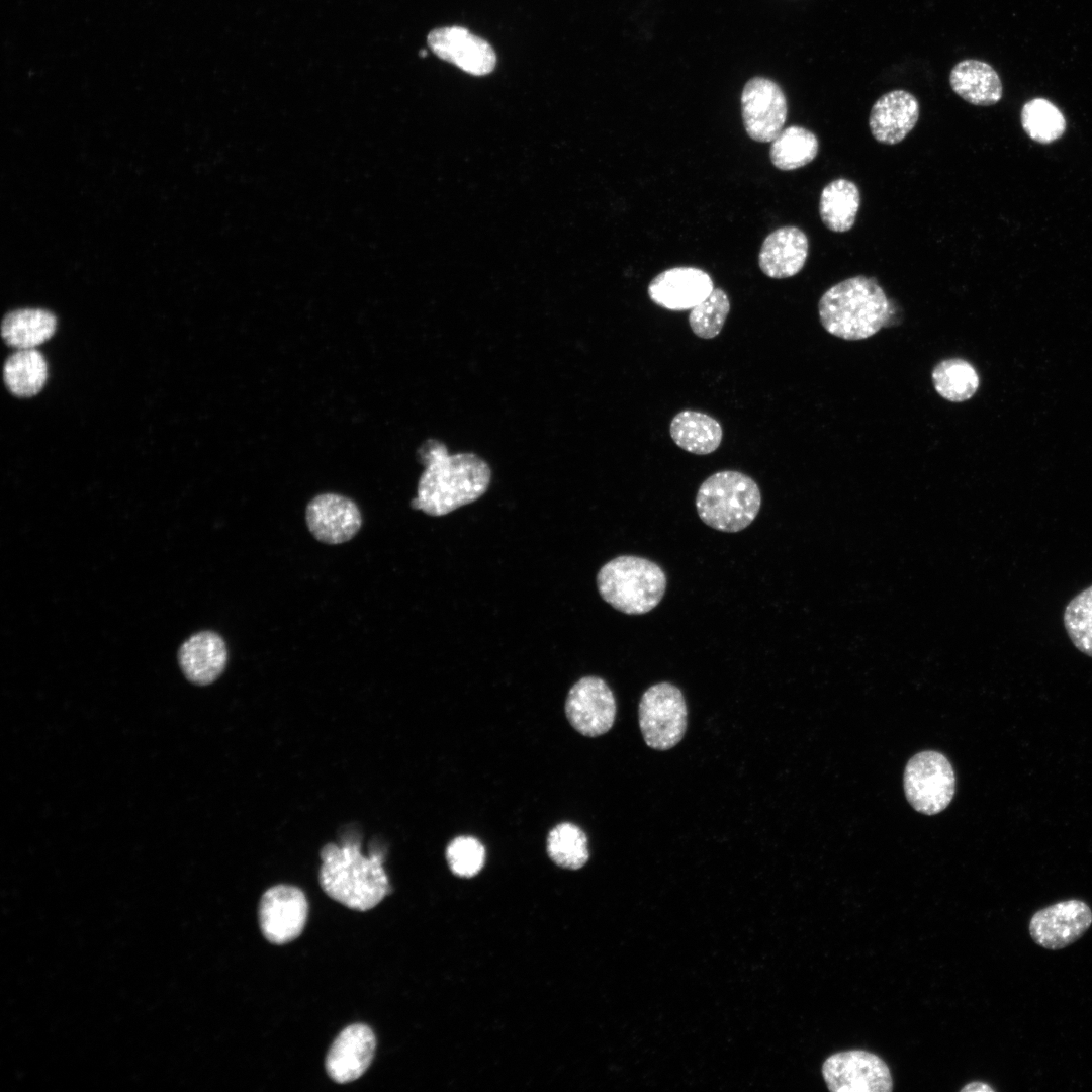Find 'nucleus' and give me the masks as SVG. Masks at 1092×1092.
Masks as SVG:
<instances>
[{
	"mask_svg": "<svg viewBox=\"0 0 1092 1092\" xmlns=\"http://www.w3.org/2000/svg\"><path fill=\"white\" fill-rule=\"evenodd\" d=\"M417 457L425 469L411 505L427 515H447L478 499L489 486L490 467L474 453L449 454L444 443L428 439Z\"/></svg>",
	"mask_w": 1092,
	"mask_h": 1092,
	"instance_id": "1",
	"label": "nucleus"
},
{
	"mask_svg": "<svg viewBox=\"0 0 1092 1092\" xmlns=\"http://www.w3.org/2000/svg\"><path fill=\"white\" fill-rule=\"evenodd\" d=\"M320 856V885L329 897L344 906L367 911L390 893L383 868L384 853L370 849L368 855L362 854L360 838L348 837L341 845L327 843Z\"/></svg>",
	"mask_w": 1092,
	"mask_h": 1092,
	"instance_id": "2",
	"label": "nucleus"
},
{
	"mask_svg": "<svg viewBox=\"0 0 1092 1092\" xmlns=\"http://www.w3.org/2000/svg\"><path fill=\"white\" fill-rule=\"evenodd\" d=\"M821 325L844 340H863L889 324L891 303L879 282L857 275L827 289L818 302Z\"/></svg>",
	"mask_w": 1092,
	"mask_h": 1092,
	"instance_id": "3",
	"label": "nucleus"
},
{
	"mask_svg": "<svg viewBox=\"0 0 1092 1092\" xmlns=\"http://www.w3.org/2000/svg\"><path fill=\"white\" fill-rule=\"evenodd\" d=\"M666 584V575L658 564L634 555L613 558L597 574L602 599L628 615L653 610L662 600Z\"/></svg>",
	"mask_w": 1092,
	"mask_h": 1092,
	"instance_id": "4",
	"label": "nucleus"
},
{
	"mask_svg": "<svg viewBox=\"0 0 1092 1092\" xmlns=\"http://www.w3.org/2000/svg\"><path fill=\"white\" fill-rule=\"evenodd\" d=\"M761 506L757 483L748 475L735 470H723L710 475L700 485L696 509L709 527L727 533L739 532L756 518Z\"/></svg>",
	"mask_w": 1092,
	"mask_h": 1092,
	"instance_id": "5",
	"label": "nucleus"
},
{
	"mask_svg": "<svg viewBox=\"0 0 1092 1092\" xmlns=\"http://www.w3.org/2000/svg\"><path fill=\"white\" fill-rule=\"evenodd\" d=\"M687 704L681 691L662 681L649 687L642 695L639 726L645 743L656 750L674 747L687 729Z\"/></svg>",
	"mask_w": 1092,
	"mask_h": 1092,
	"instance_id": "6",
	"label": "nucleus"
},
{
	"mask_svg": "<svg viewBox=\"0 0 1092 1092\" xmlns=\"http://www.w3.org/2000/svg\"><path fill=\"white\" fill-rule=\"evenodd\" d=\"M954 785L952 766L940 752H919L905 767V796L911 806L922 814L934 815L944 810L953 798Z\"/></svg>",
	"mask_w": 1092,
	"mask_h": 1092,
	"instance_id": "7",
	"label": "nucleus"
},
{
	"mask_svg": "<svg viewBox=\"0 0 1092 1092\" xmlns=\"http://www.w3.org/2000/svg\"><path fill=\"white\" fill-rule=\"evenodd\" d=\"M822 1074L832 1092H889L893 1088L888 1065L863 1050L831 1055L823 1063Z\"/></svg>",
	"mask_w": 1092,
	"mask_h": 1092,
	"instance_id": "8",
	"label": "nucleus"
},
{
	"mask_svg": "<svg viewBox=\"0 0 1092 1092\" xmlns=\"http://www.w3.org/2000/svg\"><path fill=\"white\" fill-rule=\"evenodd\" d=\"M787 99L778 83L766 77H753L741 93V114L748 136L756 142H772L787 119Z\"/></svg>",
	"mask_w": 1092,
	"mask_h": 1092,
	"instance_id": "9",
	"label": "nucleus"
},
{
	"mask_svg": "<svg viewBox=\"0 0 1092 1092\" xmlns=\"http://www.w3.org/2000/svg\"><path fill=\"white\" fill-rule=\"evenodd\" d=\"M258 912L264 937L280 945L301 934L307 920L308 903L299 888L276 885L262 895Z\"/></svg>",
	"mask_w": 1092,
	"mask_h": 1092,
	"instance_id": "10",
	"label": "nucleus"
},
{
	"mask_svg": "<svg viewBox=\"0 0 1092 1092\" xmlns=\"http://www.w3.org/2000/svg\"><path fill=\"white\" fill-rule=\"evenodd\" d=\"M1092 925V909L1079 899L1057 902L1037 910L1030 918L1028 931L1039 946L1058 950L1081 938Z\"/></svg>",
	"mask_w": 1092,
	"mask_h": 1092,
	"instance_id": "11",
	"label": "nucleus"
},
{
	"mask_svg": "<svg viewBox=\"0 0 1092 1092\" xmlns=\"http://www.w3.org/2000/svg\"><path fill=\"white\" fill-rule=\"evenodd\" d=\"M565 713L580 734L597 737L607 733L616 717V701L607 682L598 676H584L570 689Z\"/></svg>",
	"mask_w": 1092,
	"mask_h": 1092,
	"instance_id": "12",
	"label": "nucleus"
},
{
	"mask_svg": "<svg viewBox=\"0 0 1092 1092\" xmlns=\"http://www.w3.org/2000/svg\"><path fill=\"white\" fill-rule=\"evenodd\" d=\"M428 44L437 57L474 76L489 74L496 64L492 47L465 27L434 29L428 35Z\"/></svg>",
	"mask_w": 1092,
	"mask_h": 1092,
	"instance_id": "13",
	"label": "nucleus"
},
{
	"mask_svg": "<svg viewBox=\"0 0 1092 1092\" xmlns=\"http://www.w3.org/2000/svg\"><path fill=\"white\" fill-rule=\"evenodd\" d=\"M306 523L313 537L326 544H341L352 539L362 525L357 505L350 498L323 493L306 507Z\"/></svg>",
	"mask_w": 1092,
	"mask_h": 1092,
	"instance_id": "14",
	"label": "nucleus"
},
{
	"mask_svg": "<svg viewBox=\"0 0 1092 1092\" xmlns=\"http://www.w3.org/2000/svg\"><path fill=\"white\" fill-rule=\"evenodd\" d=\"M714 289L711 276L696 267H673L656 275L647 293L656 305L672 311L691 310Z\"/></svg>",
	"mask_w": 1092,
	"mask_h": 1092,
	"instance_id": "15",
	"label": "nucleus"
},
{
	"mask_svg": "<svg viewBox=\"0 0 1092 1092\" xmlns=\"http://www.w3.org/2000/svg\"><path fill=\"white\" fill-rule=\"evenodd\" d=\"M376 1049L373 1031L364 1024H352L336 1037L326 1057L328 1076L338 1084L359 1079L372 1063Z\"/></svg>",
	"mask_w": 1092,
	"mask_h": 1092,
	"instance_id": "16",
	"label": "nucleus"
},
{
	"mask_svg": "<svg viewBox=\"0 0 1092 1092\" xmlns=\"http://www.w3.org/2000/svg\"><path fill=\"white\" fill-rule=\"evenodd\" d=\"M919 113V102L912 93L903 89L889 91L872 106L871 133L881 144L896 145L914 128Z\"/></svg>",
	"mask_w": 1092,
	"mask_h": 1092,
	"instance_id": "17",
	"label": "nucleus"
},
{
	"mask_svg": "<svg viewBox=\"0 0 1092 1092\" xmlns=\"http://www.w3.org/2000/svg\"><path fill=\"white\" fill-rule=\"evenodd\" d=\"M178 660L189 681L198 686L212 684L226 666L225 642L213 631L195 633L180 646Z\"/></svg>",
	"mask_w": 1092,
	"mask_h": 1092,
	"instance_id": "18",
	"label": "nucleus"
},
{
	"mask_svg": "<svg viewBox=\"0 0 1092 1092\" xmlns=\"http://www.w3.org/2000/svg\"><path fill=\"white\" fill-rule=\"evenodd\" d=\"M809 252V240L797 226H782L763 241L758 265L768 277L783 279L796 275L804 267Z\"/></svg>",
	"mask_w": 1092,
	"mask_h": 1092,
	"instance_id": "19",
	"label": "nucleus"
},
{
	"mask_svg": "<svg viewBox=\"0 0 1092 1092\" xmlns=\"http://www.w3.org/2000/svg\"><path fill=\"white\" fill-rule=\"evenodd\" d=\"M949 84L956 94L973 105L996 104L1003 94L998 73L988 63L975 59L957 63L949 73Z\"/></svg>",
	"mask_w": 1092,
	"mask_h": 1092,
	"instance_id": "20",
	"label": "nucleus"
},
{
	"mask_svg": "<svg viewBox=\"0 0 1092 1092\" xmlns=\"http://www.w3.org/2000/svg\"><path fill=\"white\" fill-rule=\"evenodd\" d=\"M669 434L679 448L697 455L713 453L723 438L722 426L715 418L692 410L681 411L672 418Z\"/></svg>",
	"mask_w": 1092,
	"mask_h": 1092,
	"instance_id": "21",
	"label": "nucleus"
},
{
	"mask_svg": "<svg viewBox=\"0 0 1092 1092\" xmlns=\"http://www.w3.org/2000/svg\"><path fill=\"white\" fill-rule=\"evenodd\" d=\"M57 327L56 316L40 308H22L7 313L1 334L5 343L16 349H31L49 340Z\"/></svg>",
	"mask_w": 1092,
	"mask_h": 1092,
	"instance_id": "22",
	"label": "nucleus"
},
{
	"mask_svg": "<svg viewBox=\"0 0 1092 1092\" xmlns=\"http://www.w3.org/2000/svg\"><path fill=\"white\" fill-rule=\"evenodd\" d=\"M860 194L856 184L845 178H838L821 191L819 214L824 225L832 232L849 231L859 209Z\"/></svg>",
	"mask_w": 1092,
	"mask_h": 1092,
	"instance_id": "23",
	"label": "nucleus"
},
{
	"mask_svg": "<svg viewBox=\"0 0 1092 1092\" xmlns=\"http://www.w3.org/2000/svg\"><path fill=\"white\" fill-rule=\"evenodd\" d=\"M3 378L9 391L19 397L37 394L48 378V364L42 354L34 348L17 349L7 358Z\"/></svg>",
	"mask_w": 1092,
	"mask_h": 1092,
	"instance_id": "24",
	"label": "nucleus"
},
{
	"mask_svg": "<svg viewBox=\"0 0 1092 1092\" xmlns=\"http://www.w3.org/2000/svg\"><path fill=\"white\" fill-rule=\"evenodd\" d=\"M818 149V139L811 130L792 125L783 128L771 142L769 157L775 167L790 171L811 163L816 158Z\"/></svg>",
	"mask_w": 1092,
	"mask_h": 1092,
	"instance_id": "25",
	"label": "nucleus"
},
{
	"mask_svg": "<svg viewBox=\"0 0 1092 1092\" xmlns=\"http://www.w3.org/2000/svg\"><path fill=\"white\" fill-rule=\"evenodd\" d=\"M932 383L936 392L951 402L970 399L979 388V375L974 366L961 358L940 361L932 370Z\"/></svg>",
	"mask_w": 1092,
	"mask_h": 1092,
	"instance_id": "26",
	"label": "nucleus"
},
{
	"mask_svg": "<svg viewBox=\"0 0 1092 1092\" xmlns=\"http://www.w3.org/2000/svg\"><path fill=\"white\" fill-rule=\"evenodd\" d=\"M546 846L551 860L561 868L580 869L589 857L587 837L573 823L563 822L553 827L547 836Z\"/></svg>",
	"mask_w": 1092,
	"mask_h": 1092,
	"instance_id": "27",
	"label": "nucleus"
},
{
	"mask_svg": "<svg viewBox=\"0 0 1092 1092\" xmlns=\"http://www.w3.org/2000/svg\"><path fill=\"white\" fill-rule=\"evenodd\" d=\"M1023 130L1039 144H1051L1059 140L1066 130V120L1061 110L1044 98H1034L1026 102L1020 113Z\"/></svg>",
	"mask_w": 1092,
	"mask_h": 1092,
	"instance_id": "28",
	"label": "nucleus"
},
{
	"mask_svg": "<svg viewBox=\"0 0 1092 1092\" xmlns=\"http://www.w3.org/2000/svg\"><path fill=\"white\" fill-rule=\"evenodd\" d=\"M730 311V300L721 288H714L706 299L690 310L689 325L702 339L717 337Z\"/></svg>",
	"mask_w": 1092,
	"mask_h": 1092,
	"instance_id": "29",
	"label": "nucleus"
},
{
	"mask_svg": "<svg viewBox=\"0 0 1092 1092\" xmlns=\"http://www.w3.org/2000/svg\"><path fill=\"white\" fill-rule=\"evenodd\" d=\"M1064 625L1074 646L1092 657V585L1069 602L1064 612Z\"/></svg>",
	"mask_w": 1092,
	"mask_h": 1092,
	"instance_id": "30",
	"label": "nucleus"
},
{
	"mask_svg": "<svg viewBox=\"0 0 1092 1092\" xmlns=\"http://www.w3.org/2000/svg\"><path fill=\"white\" fill-rule=\"evenodd\" d=\"M446 858L455 875L471 878L482 869L485 849L482 843L472 836H458L448 844Z\"/></svg>",
	"mask_w": 1092,
	"mask_h": 1092,
	"instance_id": "31",
	"label": "nucleus"
},
{
	"mask_svg": "<svg viewBox=\"0 0 1092 1092\" xmlns=\"http://www.w3.org/2000/svg\"><path fill=\"white\" fill-rule=\"evenodd\" d=\"M961 1092H994L996 1091L990 1084L982 1081H973L964 1086Z\"/></svg>",
	"mask_w": 1092,
	"mask_h": 1092,
	"instance_id": "32",
	"label": "nucleus"
}]
</instances>
